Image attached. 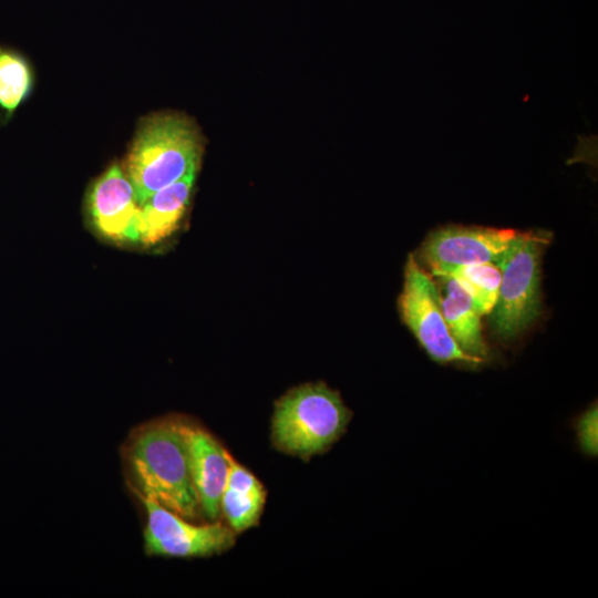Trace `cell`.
Masks as SVG:
<instances>
[{
	"label": "cell",
	"mask_w": 598,
	"mask_h": 598,
	"mask_svg": "<svg viewBox=\"0 0 598 598\" xmlns=\"http://www.w3.org/2000/svg\"><path fill=\"white\" fill-rule=\"evenodd\" d=\"M520 235L508 228L445 227L427 236L421 247V258L432 274L472 264L496 265Z\"/></svg>",
	"instance_id": "obj_7"
},
{
	"label": "cell",
	"mask_w": 598,
	"mask_h": 598,
	"mask_svg": "<svg viewBox=\"0 0 598 598\" xmlns=\"http://www.w3.org/2000/svg\"><path fill=\"white\" fill-rule=\"evenodd\" d=\"M546 244L545 236L522 233L496 264L501 283L491 315L493 329L502 339L519 336L540 315V255Z\"/></svg>",
	"instance_id": "obj_4"
},
{
	"label": "cell",
	"mask_w": 598,
	"mask_h": 598,
	"mask_svg": "<svg viewBox=\"0 0 598 598\" xmlns=\"http://www.w3.org/2000/svg\"><path fill=\"white\" fill-rule=\"evenodd\" d=\"M31 86V73L27 62L10 52H0V105L16 109L27 96Z\"/></svg>",
	"instance_id": "obj_14"
},
{
	"label": "cell",
	"mask_w": 598,
	"mask_h": 598,
	"mask_svg": "<svg viewBox=\"0 0 598 598\" xmlns=\"http://www.w3.org/2000/svg\"><path fill=\"white\" fill-rule=\"evenodd\" d=\"M577 441L580 450L589 456H596L598 451V412L597 405H591L575 423Z\"/></svg>",
	"instance_id": "obj_15"
},
{
	"label": "cell",
	"mask_w": 598,
	"mask_h": 598,
	"mask_svg": "<svg viewBox=\"0 0 598 598\" xmlns=\"http://www.w3.org/2000/svg\"><path fill=\"white\" fill-rule=\"evenodd\" d=\"M196 173L197 169H192L140 205V243L155 245L175 231L188 206Z\"/></svg>",
	"instance_id": "obj_11"
},
{
	"label": "cell",
	"mask_w": 598,
	"mask_h": 598,
	"mask_svg": "<svg viewBox=\"0 0 598 598\" xmlns=\"http://www.w3.org/2000/svg\"><path fill=\"white\" fill-rule=\"evenodd\" d=\"M432 275L454 278L471 296L481 316L491 313L499 290L501 271L492 262L464 265Z\"/></svg>",
	"instance_id": "obj_13"
},
{
	"label": "cell",
	"mask_w": 598,
	"mask_h": 598,
	"mask_svg": "<svg viewBox=\"0 0 598 598\" xmlns=\"http://www.w3.org/2000/svg\"><path fill=\"white\" fill-rule=\"evenodd\" d=\"M147 516L145 553L150 556L198 558L219 555L236 543V533L221 523L194 525L158 503L140 497Z\"/></svg>",
	"instance_id": "obj_6"
},
{
	"label": "cell",
	"mask_w": 598,
	"mask_h": 598,
	"mask_svg": "<svg viewBox=\"0 0 598 598\" xmlns=\"http://www.w3.org/2000/svg\"><path fill=\"white\" fill-rule=\"evenodd\" d=\"M89 209L95 228L114 241H138L140 204L123 167H110L94 184Z\"/></svg>",
	"instance_id": "obj_8"
},
{
	"label": "cell",
	"mask_w": 598,
	"mask_h": 598,
	"mask_svg": "<svg viewBox=\"0 0 598 598\" xmlns=\"http://www.w3.org/2000/svg\"><path fill=\"white\" fill-rule=\"evenodd\" d=\"M352 413L340 394L324 383L293 388L275 404L274 446L308 460L326 452L346 432Z\"/></svg>",
	"instance_id": "obj_3"
},
{
	"label": "cell",
	"mask_w": 598,
	"mask_h": 598,
	"mask_svg": "<svg viewBox=\"0 0 598 598\" xmlns=\"http://www.w3.org/2000/svg\"><path fill=\"white\" fill-rule=\"evenodd\" d=\"M187 423L165 417L138 427L126 444L125 458L138 497L192 519L200 505L190 475Z\"/></svg>",
	"instance_id": "obj_1"
},
{
	"label": "cell",
	"mask_w": 598,
	"mask_h": 598,
	"mask_svg": "<svg viewBox=\"0 0 598 598\" xmlns=\"http://www.w3.org/2000/svg\"><path fill=\"white\" fill-rule=\"evenodd\" d=\"M187 441L190 475L200 511L209 519H216L231 456L210 433L190 423H187Z\"/></svg>",
	"instance_id": "obj_9"
},
{
	"label": "cell",
	"mask_w": 598,
	"mask_h": 598,
	"mask_svg": "<svg viewBox=\"0 0 598 598\" xmlns=\"http://www.w3.org/2000/svg\"><path fill=\"white\" fill-rule=\"evenodd\" d=\"M399 310L406 327L436 362H482L465 353L452 337L443 317L436 283L413 254L405 262Z\"/></svg>",
	"instance_id": "obj_5"
},
{
	"label": "cell",
	"mask_w": 598,
	"mask_h": 598,
	"mask_svg": "<svg viewBox=\"0 0 598 598\" xmlns=\"http://www.w3.org/2000/svg\"><path fill=\"white\" fill-rule=\"evenodd\" d=\"M433 277L436 278L441 309L452 337L465 353L483 361L488 350L482 333L481 313L473 299L454 278L447 275Z\"/></svg>",
	"instance_id": "obj_10"
},
{
	"label": "cell",
	"mask_w": 598,
	"mask_h": 598,
	"mask_svg": "<svg viewBox=\"0 0 598 598\" xmlns=\"http://www.w3.org/2000/svg\"><path fill=\"white\" fill-rule=\"evenodd\" d=\"M200 153L199 134L184 116L161 114L147 120L123 167L138 204L197 169Z\"/></svg>",
	"instance_id": "obj_2"
},
{
	"label": "cell",
	"mask_w": 598,
	"mask_h": 598,
	"mask_svg": "<svg viewBox=\"0 0 598 598\" xmlns=\"http://www.w3.org/2000/svg\"><path fill=\"white\" fill-rule=\"evenodd\" d=\"M266 492L261 483L245 467L230 460L227 483L220 499V513L230 528L240 533L255 526L262 514Z\"/></svg>",
	"instance_id": "obj_12"
}]
</instances>
